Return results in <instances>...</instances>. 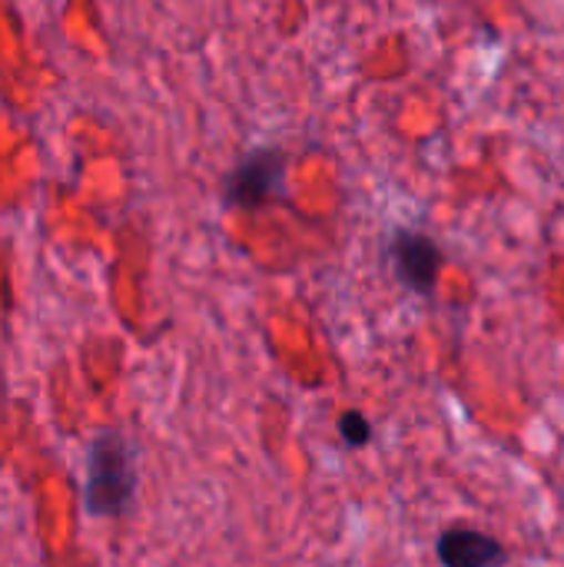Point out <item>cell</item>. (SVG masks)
I'll list each match as a JSON object with an SVG mask.
<instances>
[{
    "mask_svg": "<svg viewBox=\"0 0 564 567\" xmlns=\"http://www.w3.org/2000/svg\"><path fill=\"white\" fill-rule=\"evenodd\" d=\"M339 435H342V442L349 449H366L372 442V422L362 412L349 409V412L339 415Z\"/></svg>",
    "mask_w": 564,
    "mask_h": 567,
    "instance_id": "5",
    "label": "cell"
},
{
    "mask_svg": "<svg viewBox=\"0 0 564 567\" xmlns=\"http://www.w3.org/2000/svg\"><path fill=\"white\" fill-rule=\"evenodd\" d=\"M389 259L396 269V279L416 292V296H432L445 266V256L439 249V243L429 233L419 229H396L389 239Z\"/></svg>",
    "mask_w": 564,
    "mask_h": 567,
    "instance_id": "3",
    "label": "cell"
},
{
    "mask_svg": "<svg viewBox=\"0 0 564 567\" xmlns=\"http://www.w3.org/2000/svg\"><path fill=\"white\" fill-rule=\"evenodd\" d=\"M136 495V458L120 432H100L86 455V512L96 518H116L133 505Z\"/></svg>",
    "mask_w": 564,
    "mask_h": 567,
    "instance_id": "1",
    "label": "cell"
},
{
    "mask_svg": "<svg viewBox=\"0 0 564 567\" xmlns=\"http://www.w3.org/2000/svg\"><path fill=\"white\" fill-rule=\"evenodd\" d=\"M289 169V153L279 146H256L246 150L236 166L223 176V203L229 209H246L256 213L269 206L286 183Z\"/></svg>",
    "mask_w": 564,
    "mask_h": 567,
    "instance_id": "2",
    "label": "cell"
},
{
    "mask_svg": "<svg viewBox=\"0 0 564 567\" xmlns=\"http://www.w3.org/2000/svg\"><path fill=\"white\" fill-rule=\"evenodd\" d=\"M435 551L442 567H499L509 558L505 545L479 528H449Z\"/></svg>",
    "mask_w": 564,
    "mask_h": 567,
    "instance_id": "4",
    "label": "cell"
}]
</instances>
